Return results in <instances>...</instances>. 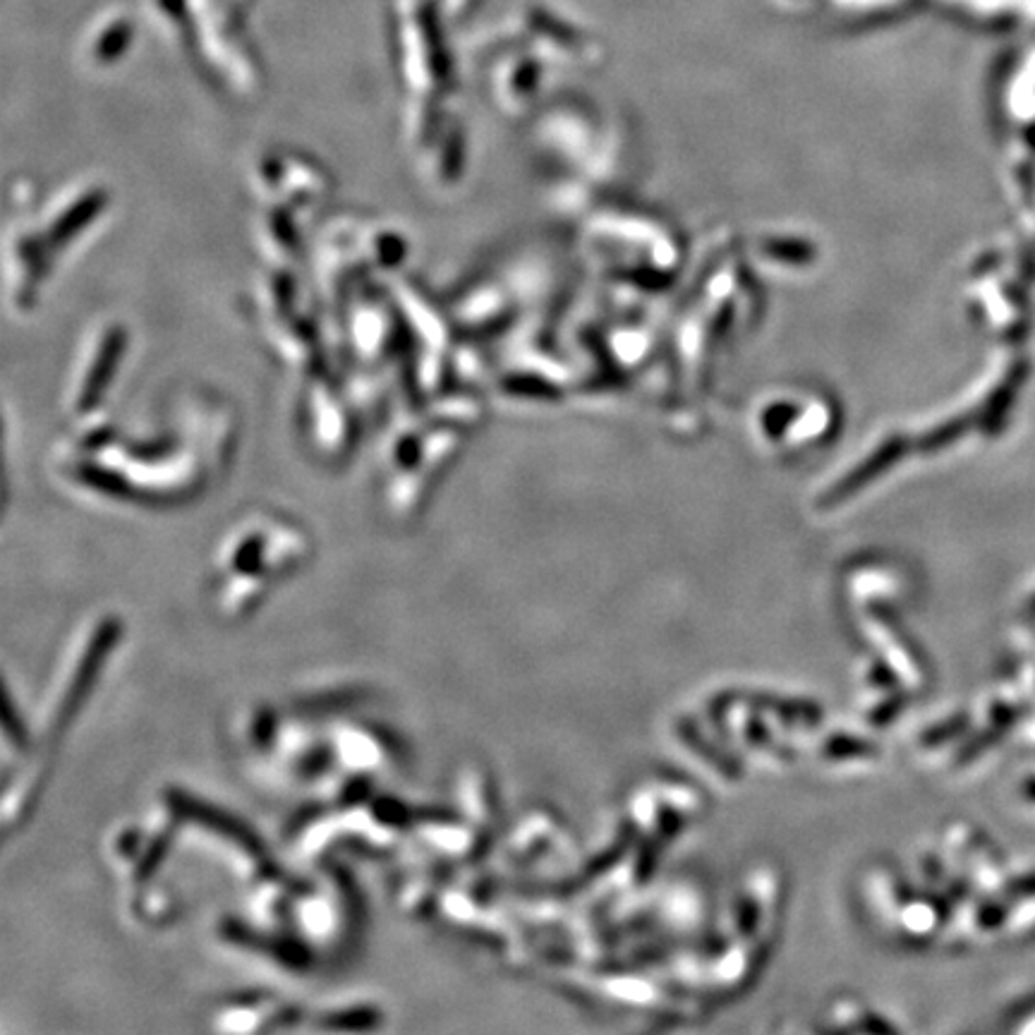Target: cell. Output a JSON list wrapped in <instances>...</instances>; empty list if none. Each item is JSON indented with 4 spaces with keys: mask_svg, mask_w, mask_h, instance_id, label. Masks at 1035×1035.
<instances>
[{
    "mask_svg": "<svg viewBox=\"0 0 1035 1035\" xmlns=\"http://www.w3.org/2000/svg\"><path fill=\"white\" fill-rule=\"evenodd\" d=\"M1031 609L1035 611V597H1033V601H1031Z\"/></svg>",
    "mask_w": 1035,
    "mask_h": 1035,
    "instance_id": "1",
    "label": "cell"
},
{
    "mask_svg": "<svg viewBox=\"0 0 1035 1035\" xmlns=\"http://www.w3.org/2000/svg\"><path fill=\"white\" fill-rule=\"evenodd\" d=\"M228 3H231V0H228ZM233 3H243V0H233Z\"/></svg>",
    "mask_w": 1035,
    "mask_h": 1035,
    "instance_id": "2",
    "label": "cell"
}]
</instances>
